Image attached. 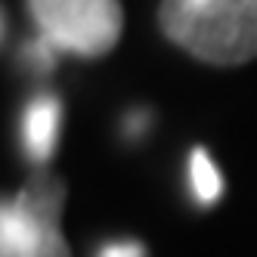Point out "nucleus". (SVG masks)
<instances>
[{
    "label": "nucleus",
    "mask_w": 257,
    "mask_h": 257,
    "mask_svg": "<svg viewBox=\"0 0 257 257\" xmlns=\"http://www.w3.org/2000/svg\"><path fill=\"white\" fill-rule=\"evenodd\" d=\"M164 34L192 56L238 65L257 56V0H161Z\"/></svg>",
    "instance_id": "obj_1"
},
{
    "label": "nucleus",
    "mask_w": 257,
    "mask_h": 257,
    "mask_svg": "<svg viewBox=\"0 0 257 257\" xmlns=\"http://www.w3.org/2000/svg\"><path fill=\"white\" fill-rule=\"evenodd\" d=\"M31 16L59 53L102 56L108 53L124 25L118 0H28Z\"/></svg>",
    "instance_id": "obj_2"
},
{
    "label": "nucleus",
    "mask_w": 257,
    "mask_h": 257,
    "mask_svg": "<svg viewBox=\"0 0 257 257\" xmlns=\"http://www.w3.org/2000/svg\"><path fill=\"white\" fill-rule=\"evenodd\" d=\"M0 238H4V257H71L59 232V220H41L16 201L4 208Z\"/></svg>",
    "instance_id": "obj_3"
},
{
    "label": "nucleus",
    "mask_w": 257,
    "mask_h": 257,
    "mask_svg": "<svg viewBox=\"0 0 257 257\" xmlns=\"http://www.w3.org/2000/svg\"><path fill=\"white\" fill-rule=\"evenodd\" d=\"M59 118H62V105L56 96L41 93L34 96L25 108L22 118V137H25V149L31 152V158H50L56 149V137H59Z\"/></svg>",
    "instance_id": "obj_4"
},
{
    "label": "nucleus",
    "mask_w": 257,
    "mask_h": 257,
    "mask_svg": "<svg viewBox=\"0 0 257 257\" xmlns=\"http://www.w3.org/2000/svg\"><path fill=\"white\" fill-rule=\"evenodd\" d=\"M189 174H192V189H195L198 201H205V205L217 201V195H220V174H217V168H214V161H211L208 152H201V149L192 152Z\"/></svg>",
    "instance_id": "obj_5"
},
{
    "label": "nucleus",
    "mask_w": 257,
    "mask_h": 257,
    "mask_svg": "<svg viewBox=\"0 0 257 257\" xmlns=\"http://www.w3.org/2000/svg\"><path fill=\"white\" fill-rule=\"evenodd\" d=\"M28 56L34 59V65H38V68H50V65H53V59L59 56V50L53 47L47 38H41V41H34V44L28 47Z\"/></svg>",
    "instance_id": "obj_6"
},
{
    "label": "nucleus",
    "mask_w": 257,
    "mask_h": 257,
    "mask_svg": "<svg viewBox=\"0 0 257 257\" xmlns=\"http://www.w3.org/2000/svg\"><path fill=\"white\" fill-rule=\"evenodd\" d=\"M143 245L137 242H115V245H105L99 251V257H143Z\"/></svg>",
    "instance_id": "obj_7"
}]
</instances>
